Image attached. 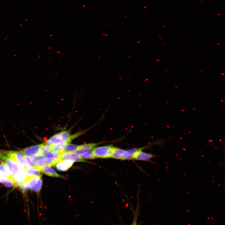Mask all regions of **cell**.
I'll return each instance as SVG.
<instances>
[{"instance_id":"8fae6325","label":"cell","mask_w":225,"mask_h":225,"mask_svg":"<svg viewBox=\"0 0 225 225\" xmlns=\"http://www.w3.org/2000/svg\"><path fill=\"white\" fill-rule=\"evenodd\" d=\"M27 177L25 170L23 169L13 176V180L15 183L17 185H18L25 182Z\"/></svg>"},{"instance_id":"7a4b0ae2","label":"cell","mask_w":225,"mask_h":225,"mask_svg":"<svg viewBox=\"0 0 225 225\" xmlns=\"http://www.w3.org/2000/svg\"><path fill=\"white\" fill-rule=\"evenodd\" d=\"M115 148L112 145H108L95 147L92 151L96 158H107L112 157Z\"/></svg>"},{"instance_id":"7402d4cb","label":"cell","mask_w":225,"mask_h":225,"mask_svg":"<svg viewBox=\"0 0 225 225\" xmlns=\"http://www.w3.org/2000/svg\"><path fill=\"white\" fill-rule=\"evenodd\" d=\"M3 155L2 153L0 151V158H1L2 156Z\"/></svg>"},{"instance_id":"5bb4252c","label":"cell","mask_w":225,"mask_h":225,"mask_svg":"<svg viewBox=\"0 0 225 225\" xmlns=\"http://www.w3.org/2000/svg\"><path fill=\"white\" fill-rule=\"evenodd\" d=\"M82 145H77L69 143L65 144L64 145L62 153L75 152L81 148Z\"/></svg>"},{"instance_id":"9c48e42d","label":"cell","mask_w":225,"mask_h":225,"mask_svg":"<svg viewBox=\"0 0 225 225\" xmlns=\"http://www.w3.org/2000/svg\"><path fill=\"white\" fill-rule=\"evenodd\" d=\"M61 160H70L74 162H85L79 155L76 153H62Z\"/></svg>"},{"instance_id":"30bf717a","label":"cell","mask_w":225,"mask_h":225,"mask_svg":"<svg viewBox=\"0 0 225 225\" xmlns=\"http://www.w3.org/2000/svg\"><path fill=\"white\" fill-rule=\"evenodd\" d=\"M74 162L70 160H60L55 165L57 169L61 171H65L68 170Z\"/></svg>"},{"instance_id":"6da1fadb","label":"cell","mask_w":225,"mask_h":225,"mask_svg":"<svg viewBox=\"0 0 225 225\" xmlns=\"http://www.w3.org/2000/svg\"><path fill=\"white\" fill-rule=\"evenodd\" d=\"M69 131H64L52 136L49 140L51 144L57 145L69 143L72 140Z\"/></svg>"},{"instance_id":"44dd1931","label":"cell","mask_w":225,"mask_h":225,"mask_svg":"<svg viewBox=\"0 0 225 225\" xmlns=\"http://www.w3.org/2000/svg\"><path fill=\"white\" fill-rule=\"evenodd\" d=\"M64 144L53 145L51 151L57 152L62 153Z\"/></svg>"},{"instance_id":"d6986e66","label":"cell","mask_w":225,"mask_h":225,"mask_svg":"<svg viewBox=\"0 0 225 225\" xmlns=\"http://www.w3.org/2000/svg\"><path fill=\"white\" fill-rule=\"evenodd\" d=\"M82 158L86 159H93L96 158L92 151H89L80 155Z\"/></svg>"},{"instance_id":"52a82bcc","label":"cell","mask_w":225,"mask_h":225,"mask_svg":"<svg viewBox=\"0 0 225 225\" xmlns=\"http://www.w3.org/2000/svg\"><path fill=\"white\" fill-rule=\"evenodd\" d=\"M44 143L35 145L24 148L21 152L26 157H31L39 153L40 149Z\"/></svg>"},{"instance_id":"ac0fdd59","label":"cell","mask_w":225,"mask_h":225,"mask_svg":"<svg viewBox=\"0 0 225 225\" xmlns=\"http://www.w3.org/2000/svg\"><path fill=\"white\" fill-rule=\"evenodd\" d=\"M52 145L47 144L44 143V145L41 147L39 154L44 155L48 152L51 151Z\"/></svg>"},{"instance_id":"ba28073f","label":"cell","mask_w":225,"mask_h":225,"mask_svg":"<svg viewBox=\"0 0 225 225\" xmlns=\"http://www.w3.org/2000/svg\"><path fill=\"white\" fill-rule=\"evenodd\" d=\"M143 148H138L134 153L132 158L137 160L148 161L154 156L152 154L142 151V150Z\"/></svg>"},{"instance_id":"ffe728a7","label":"cell","mask_w":225,"mask_h":225,"mask_svg":"<svg viewBox=\"0 0 225 225\" xmlns=\"http://www.w3.org/2000/svg\"><path fill=\"white\" fill-rule=\"evenodd\" d=\"M42 186V181L41 178L39 179L37 183L31 188V190L36 192L40 191Z\"/></svg>"},{"instance_id":"4fadbf2b","label":"cell","mask_w":225,"mask_h":225,"mask_svg":"<svg viewBox=\"0 0 225 225\" xmlns=\"http://www.w3.org/2000/svg\"><path fill=\"white\" fill-rule=\"evenodd\" d=\"M40 171L46 175L54 177H62V176L57 173L50 166L44 165L41 169Z\"/></svg>"},{"instance_id":"8992f818","label":"cell","mask_w":225,"mask_h":225,"mask_svg":"<svg viewBox=\"0 0 225 225\" xmlns=\"http://www.w3.org/2000/svg\"><path fill=\"white\" fill-rule=\"evenodd\" d=\"M62 153L50 151L44 155L46 163L50 166L55 165L61 160V155Z\"/></svg>"},{"instance_id":"e0dca14e","label":"cell","mask_w":225,"mask_h":225,"mask_svg":"<svg viewBox=\"0 0 225 225\" xmlns=\"http://www.w3.org/2000/svg\"><path fill=\"white\" fill-rule=\"evenodd\" d=\"M27 175L36 176L40 175V171L34 166L28 167L25 170Z\"/></svg>"},{"instance_id":"9a60e30c","label":"cell","mask_w":225,"mask_h":225,"mask_svg":"<svg viewBox=\"0 0 225 225\" xmlns=\"http://www.w3.org/2000/svg\"><path fill=\"white\" fill-rule=\"evenodd\" d=\"M0 172L5 178L14 183L13 180V176L11 174L4 163L0 164Z\"/></svg>"},{"instance_id":"277c9868","label":"cell","mask_w":225,"mask_h":225,"mask_svg":"<svg viewBox=\"0 0 225 225\" xmlns=\"http://www.w3.org/2000/svg\"><path fill=\"white\" fill-rule=\"evenodd\" d=\"M138 149L135 148L125 150L115 148L112 158L123 160L131 159L132 158L134 153Z\"/></svg>"},{"instance_id":"3957f363","label":"cell","mask_w":225,"mask_h":225,"mask_svg":"<svg viewBox=\"0 0 225 225\" xmlns=\"http://www.w3.org/2000/svg\"><path fill=\"white\" fill-rule=\"evenodd\" d=\"M6 153L8 157L15 161L22 169L25 170L29 167L26 157L22 152L11 151Z\"/></svg>"},{"instance_id":"2e32d148","label":"cell","mask_w":225,"mask_h":225,"mask_svg":"<svg viewBox=\"0 0 225 225\" xmlns=\"http://www.w3.org/2000/svg\"><path fill=\"white\" fill-rule=\"evenodd\" d=\"M46 163L44 155L38 154L36 155V160L34 164V167L40 171L41 168Z\"/></svg>"},{"instance_id":"5b68a950","label":"cell","mask_w":225,"mask_h":225,"mask_svg":"<svg viewBox=\"0 0 225 225\" xmlns=\"http://www.w3.org/2000/svg\"><path fill=\"white\" fill-rule=\"evenodd\" d=\"M1 159L4 161V163L13 176L21 170V167L15 161L8 157L3 155Z\"/></svg>"},{"instance_id":"7c38bea8","label":"cell","mask_w":225,"mask_h":225,"mask_svg":"<svg viewBox=\"0 0 225 225\" xmlns=\"http://www.w3.org/2000/svg\"><path fill=\"white\" fill-rule=\"evenodd\" d=\"M103 142H99L95 143H90L82 145L81 147L75 152L78 154L81 155L90 150L94 148L95 147Z\"/></svg>"}]
</instances>
